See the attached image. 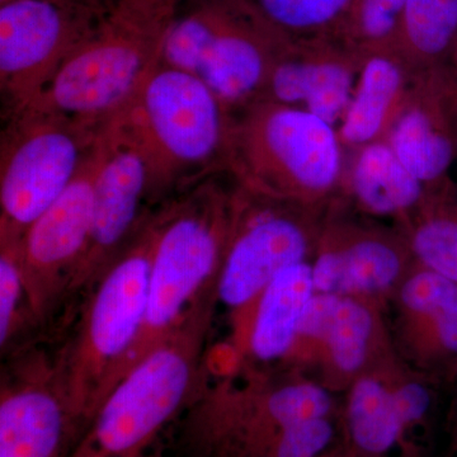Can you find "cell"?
<instances>
[{
	"instance_id": "1",
	"label": "cell",
	"mask_w": 457,
	"mask_h": 457,
	"mask_svg": "<svg viewBox=\"0 0 457 457\" xmlns=\"http://www.w3.org/2000/svg\"><path fill=\"white\" fill-rule=\"evenodd\" d=\"M336 394L295 370L236 363L203 376L180 416L187 457H321L339 445Z\"/></svg>"
},
{
	"instance_id": "2",
	"label": "cell",
	"mask_w": 457,
	"mask_h": 457,
	"mask_svg": "<svg viewBox=\"0 0 457 457\" xmlns=\"http://www.w3.org/2000/svg\"><path fill=\"white\" fill-rule=\"evenodd\" d=\"M159 224L158 206L83 297L73 335L54 356L66 399L86 431L121 380L139 338Z\"/></svg>"
},
{
	"instance_id": "3",
	"label": "cell",
	"mask_w": 457,
	"mask_h": 457,
	"mask_svg": "<svg viewBox=\"0 0 457 457\" xmlns=\"http://www.w3.org/2000/svg\"><path fill=\"white\" fill-rule=\"evenodd\" d=\"M236 186L231 174L221 171L159 204L161 224L145 319L123 376L170 335L204 296L218 291Z\"/></svg>"
},
{
	"instance_id": "4",
	"label": "cell",
	"mask_w": 457,
	"mask_h": 457,
	"mask_svg": "<svg viewBox=\"0 0 457 457\" xmlns=\"http://www.w3.org/2000/svg\"><path fill=\"white\" fill-rule=\"evenodd\" d=\"M177 5L179 0H119L27 107L104 128L161 62Z\"/></svg>"
},
{
	"instance_id": "5",
	"label": "cell",
	"mask_w": 457,
	"mask_h": 457,
	"mask_svg": "<svg viewBox=\"0 0 457 457\" xmlns=\"http://www.w3.org/2000/svg\"><path fill=\"white\" fill-rule=\"evenodd\" d=\"M219 303L204 296L179 326L119 381L71 457H145L182 416L204 376V353Z\"/></svg>"
},
{
	"instance_id": "6",
	"label": "cell",
	"mask_w": 457,
	"mask_h": 457,
	"mask_svg": "<svg viewBox=\"0 0 457 457\" xmlns=\"http://www.w3.org/2000/svg\"><path fill=\"white\" fill-rule=\"evenodd\" d=\"M117 116L149 159L155 206L228 171L233 111L195 75L159 62Z\"/></svg>"
},
{
	"instance_id": "7",
	"label": "cell",
	"mask_w": 457,
	"mask_h": 457,
	"mask_svg": "<svg viewBox=\"0 0 457 457\" xmlns=\"http://www.w3.org/2000/svg\"><path fill=\"white\" fill-rule=\"evenodd\" d=\"M228 171L237 183L282 200L327 206L342 182V143L302 108L253 102L233 111Z\"/></svg>"
},
{
	"instance_id": "8",
	"label": "cell",
	"mask_w": 457,
	"mask_h": 457,
	"mask_svg": "<svg viewBox=\"0 0 457 457\" xmlns=\"http://www.w3.org/2000/svg\"><path fill=\"white\" fill-rule=\"evenodd\" d=\"M287 41L246 0H188L177 5L161 62L195 75L237 111L260 101Z\"/></svg>"
},
{
	"instance_id": "9",
	"label": "cell",
	"mask_w": 457,
	"mask_h": 457,
	"mask_svg": "<svg viewBox=\"0 0 457 457\" xmlns=\"http://www.w3.org/2000/svg\"><path fill=\"white\" fill-rule=\"evenodd\" d=\"M3 120L0 237L21 240L29 225L73 182L102 128L35 107Z\"/></svg>"
},
{
	"instance_id": "10",
	"label": "cell",
	"mask_w": 457,
	"mask_h": 457,
	"mask_svg": "<svg viewBox=\"0 0 457 457\" xmlns=\"http://www.w3.org/2000/svg\"><path fill=\"white\" fill-rule=\"evenodd\" d=\"M329 204L308 206L237 183L230 236L218 282L219 303L228 309L230 320L239 317L282 270L312 260Z\"/></svg>"
},
{
	"instance_id": "11",
	"label": "cell",
	"mask_w": 457,
	"mask_h": 457,
	"mask_svg": "<svg viewBox=\"0 0 457 457\" xmlns=\"http://www.w3.org/2000/svg\"><path fill=\"white\" fill-rule=\"evenodd\" d=\"M108 9L92 0H8L0 4L3 119L37 98Z\"/></svg>"
},
{
	"instance_id": "12",
	"label": "cell",
	"mask_w": 457,
	"mask_h": 457,
	"mask_svg": "<svg viewBox=\"0 0 457 457\" xmlns=\"http://www.w3.org/2000/svg\"><path fill=\"white\" fill-rule=\"evenodd\" d=\"M155 207L149 159L121 117H113L101 131L92 233L69 288L64 321L73 320L83 297Z\"/></svg>"
},
{
	"instance_id": "13",
	"label": "cell",
	"mask_w": 457,
	"mask_h": 457,
	"mask_svg": "<svg viewBox=\"0 0 457 457\" xmlns=\"http://www.w3.org/2000/svg\"><path fill=\"white\" fill-rule=\"evenodd\" d=\"M99 161L101 134L71 186L21 237V269L40 330L64 312L69 288L88 248Z\"/></svg>"
},
{
	"instance_id": "14",
	"label": "cell",
	"mask_w": 457,
	"mask_h": 457,
	"mask_svg": "<svg viewBox=\"0 0 457 457\" xmlns=\"http://www.w3.org/2000/svg\"><path fill=\"white\" fill-rule=\"evenodd\" d=\"M5 360L0 457H71L86 429L66 399L55 357L31 343Z\"/></svg>"
},
{
	"instance_id": "15",
	"label": "cell",
	"mask_w": 457,
	"mask_h": 457,
	"mask_svg": "<svg viewBox=\"0 0 457 457\" xmlns=\"http://www.w3.org/2000/svg\"><path fill=\"white\" fill-rule=\"evenodd\" d=\"M417 262L402 230L342 218L328 207L312 260L315 293L389 305Z\"/></svg>"
},
{
	"instance_id": "16",
	"label": "cell",
	"mask_w": 457,
	"mask_h": 457,
	"mask_svg": "<svg viewBox=\"0 0 457 457\" xmlns=\"http://www.w3.org/2000/svg\"><path fill=\"white\" fill-rule=\"evenodd\" d=\"M394 347L433 380L457 378V284L416 264L392 302Z\"/></svg>"
},
{
	"instance_id": "17",
	"label": "cell",
	"mask_w": 457,
	"mask_h": 457,
	"mask_svg": "<svg viewBox=\"0 0 457 457\" xmlns=\"http://www.w3.org/2000/svg\"><path fill=\"white\" fill-rule=\"evenodd\" d=\"M385 140L427 188L447 180L457 156L456 84L417 74Z\"/></svg>"
},
{
	"instance_id": "18",
	"label": "cell",
	"mask_w": 457,
	"mask_h": 457,
	"mask_svg": "<svg viewBox=\"0 0 457 457\" xmlns=\"http://www.w3.org/2000/svg\"><path fill=\"white\" fill-rule=\"evenodd\" d=\"M312 261L282 270L239 317L230 320V343L237 363L279 368L290 353L312 295Z\"/></svg>"
},
{
	"instance_id": "19",
	"label": "cell",
	"mask_w": 457,
	"mask_h": 457,
	"mask_svg": "<svg viewBox=\"0 0 457 457\" xmlns=\"http://www.w3.org/2000/svg\"><path fill=\"white\" fill-rule=\"evenodd\" d=\"M362 57L308 50L288 40L279 51L261 99L302 108L336 128L353 97Z\"/></svg>"
},
{
	"instance_id": "20",
	"label": "cell",
	"mask_w": 457,
	"mask_h": 457,
	"mask_svg": "<svg viewBox=\"0 0 457 457\" xmlns=\"http://www.w3.org/2000/svg\"><path fill=\"white\" fill-rule=\"evenodd\" d=\"M385 309L372 300L339 296L312 378L333 394L345 393L359 376L395 351Z\"/></svg>"
},
{
	"instance_id": "21",
	"label": "cell",
	"mask_w": 457,
	"mask_h": 457,
	"mask_svg": "<svg viewBox=\"0 0 457 457\" xmlns=\"http://www.w3.org/2000/svg\"><path fill=\"white\" fill-rule=\"evenodd\" d=\"M383 360L345 392L339 413L343 446L352 457H420L422 447L409 438L394 405Z\"/></svg>"
},
{
	"instance_id": "22",
	"label": "cell",
	"mask_w": 457,
	"mask_h": 457,
	"mask_svg": "<svg viewBox=\"0 0 457 457\" xmlns=\"http://www.w3.org/2000/svg\"><path fill=\"white\" fill-rule=\"evenodd\" d=\"M411 71L393 54L378 51L362 57L353 97L339 123L342 145L360 149L386 134L411 90Z\"/></svg>"
},
{
	"instance_id": "23",
	"label": "cell",
	"mask_w": 457,
	"mask_h": 457,
	"mask_svg": "<svg viewBox=\"0 0 457 457\" xmlns=\"http://www.w3.org/2000/svg\"><path fill=\"white\" fill-rule=\"evenodd\" d=\"M348 192L360 212L399 221L416 210L427 187L403 165L386 140L360 147L350 177Z\"/></svg>"
},
{
	"instance_id": "24",
	"label": "cell",
	"mask_w": 457,
	"mask_h": 457,
	"mask_svg": "<svg viewBox=\"0 0 457 457\" xmlns=\"http://www.w3.org/2000/svg\"><path fill=\"white\" fill-rule=\"evenodd\" d=\"M414 260L457 284V185L427 188L416 210L400 221Z\"/></svg>"
},
{
	"instance_id": "25",
	"label": "cell",
	"mask_w": 457,
	"mask_h": 457,
	"mask_svg": "<svg viewBox=\"0 0 457 457\" xmlns=\"http://www.w3.org/2000/svg\"><path fill=\"white\" fill-rule=\"evenodd\" d=\"M400 25L416 73L457 84L447 64L457 44V0H408Z\"/></svg>"
},
{
	"instance_id": "26",
	"label": "cell",
	"mask_w": 457,
	"mask_h": 457,
	"mask_svg": "<svg viewBox=\"0 0 457 457\" xmlns=\"http://www.w3.org/2000/svg\"><path fill=\"white\" fill-rule=\"evenodd\" d=\"M38 329L21 269L20 240L0 237V351L7 357L33 343Z\"/></svg>"
},
{
	"instance_id": "27",
	"label": "cell",
	"mask_w": 457,
	"mask_h": 457,
	"mask_svg": "<svg viewBox=\"0 0 457 457\" xmlns=\"http://www.w3.org/2000/svg\"><path fill=\"white\" fill-rule=\"evenodd\" d=\"M385 380L394 405L407 435L417 446L427 431L433 411V378L417 371L402 360L398 352L387 354L381 362Z\"/></svg>"
},
{
	"instance_id": "28",
	"label": "cell",
	"mask_w": 457,
	"mask_h": 457,
	"mask_svg": "<svg viewBox=\"0 0 457 457\" xmlns=\"http://www.w3.org/2000/svg\"><path fill=\"white\" fill-rule=\"evenodd\" d=\"M272 29L290 40L293 35L332 26L353 0H246Z\"/></svg>"
},
{
	"instance_id": "29",
	"label": "cell",
	"mask_w": 457,
	"mask_h": 457,
	"mask_svg": "<svg viewBox=\"0 0 457 457\" xmlns=\"http://www.w3.org/2000/svg\"><path fill=\"white\" fill-rule=\"evenodd\" d=\"M408 0H359L357 27L363 40L381 44L389 40L402 23Z\"/></svg>"
},
{
	"instance_id": "30",
	"label": "cell",
	"mask_w": 457,
	"mask_h": 457,
	"mask_svg": "<svg viewBox=\"0 0 457 457\" xmlns=\"http://www.w3.org/2000/svg\"><path fill=\"white\" fill-rule=\"evenodd\" d=\"M321 457H352L350 453H348V451L345 450V447L343 446V444L337 445L335 449H332L329 451V453H327L326 455Z\"/></svg>"
},
{
	"instance_id": "31",
	"label": "cell",
	"mask_w": 457,
	"mask_h": 457,
	"mask_svg": "<svg viewBox=\"0 0 457 457\" xmlns=\"http://www.w3.org/2000/svg\"><path fill=\"white\" fill-rule=\"evenodd\" d=\"M145 457H167L161 451H150Z\"/></svg>"
}]
</instances>
